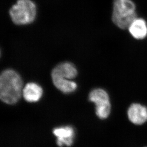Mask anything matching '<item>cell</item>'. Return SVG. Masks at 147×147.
I'll list each match as a JSON object with an SVG mask.
<instances>
[{
	"instance_id": "9c48e42d",
	"label": "cell",
	"mask_w": 147,
	"mask_h": 147,
	"mask_svg": "<svg viewBox=\"0 0 147 147\" xmlns=\"http://www.w3.org/2000/svg\"><path fill=\"white\" fill-rule=\"evenodd\" d=\"M128 29L131 34L135 39L141 40L147 36V24L142 19L136 18Z\"/></svg>"
},
{
	"instance_id": "6da1fadb",
	"label": "cell",
	"mask_w": 147,
	"mask_h": 147,
	"mask_svg": "<svg viewBox=\"0 0 147 147\" xmlns=\"http://www.w3.org/2000/svg\"><path fill=\"white\" fill-rule=\"evenodd\" d=\"M22 81L16 71L7 69L1 72L0 77V97L3 102L14 104L21 98Z\"/></svg>"
},
{
	"instance_id": "8992f818",
	"label": "cell",
	"mask_w": 147,
	"mask_h": 147,
	"mask_svg": "<svg viewBox=\"0 0 147 147\" xmlns=\"http://www.w3.org/2000/svg\"><path fill=\"white\" fill-rule=\"evenodd\" d=\"M128 119L135 125H142L147 121V108L142 104L134 103L127 111Z\"/></svg>"
},
{
	"instance_id": "3957f363",
	"label": "cell",
	"mask_w": 147,
	"mask_h": 147,
	"mask_svg": "<svg viewBox=\"0 0 147 147\" xmlns=\"http://www.w3.org/2000/svg\"><path fill=\"white\" fill-rule=\"evenodd\" d=\"M9 14L13 22L16 25L29 24L36 18V4L32 0H17L9 10Z\"/></svg>"
},
{
	"instance_id": "5b68a950",
	"label": "cell",
	"mask_w": 147,
	"mask_h": 147,
	"mask_svg": "<svg viewBox=\"0 0 147 147\" xmlns=\"http://www.w3.org/2000/svg\"><path fill=\"white\" fill-rule=\"evenodd\" d=\"M77 70L75 66L69 62H64L57 65L51 72L52 80H69L75 78Z\"/></svg>"
},
{
	"instance_id": "7a4b0ae2",
	"label": "cell",
	"mask_w": 147,
	"mask_h": 147,
	"mask_svg": "<svg viewBox=\"0 0 147 147\" xmlns=\"http://www.w3.org/2000/svg\"><path fill=\"white\" fill-rule=\"evenodd\" d=\"M137 18L136 6L131 0H114L112 20L121 29L129 28Z\"/></svg>"
},
{
	"instance_id": "277c9868",
	"label": "cell",
	"mask_w": 147,
	"mask_h": 147,
	"mask_svg": "<svg viewBox=\"0 0 147 147\" xmlns=\"http://www.w3.org/2000/svg\"><path fill=\"white\" fill-rule=\"evenodd\" d=\"M89 100L95 104L96 114L98 118L104 119L108 117L111 111V104L105 90L100 88L92 90L89 95Z\"/></svg>"
},
{
	"instance_id": "52a82bcc",
	"label": "cell",
	"mask_w": 147,
	"mask_h": 147,
	"mask_svg": "<svg viewBox=\"0 0 147 147\" xmlns=\"http://www.w3.org/2000/svg\"><path fill=\"white\" fill-rule=\"evenodd\" d=\"M53 133L57 137V144L59 147L64 145L70 147L74 143L75 132L71 127L55 128L53 129Z\"/></svg>"
},
{
	"instance_id": "ba28073f",
	"label": "cell",
	"mask_w": 147,
	"mask_h": 147,
	"mask_svg": "<svg viewBox=\"0 0 147 147\" xmlns=\"http://www.w3.org/2000/svg\"><path fill=\"white\" fill-rule=\"evenodd\" d=\"M42 93L43 90L40 86L33 82L27 84L22 90L24 98L30 102L39 101L42 97Z\"/></svg>"
},
{
	"instance_id": "30bf717a",
	"label": "cell",
	"mask_w": 147,
	"mask_h": 147,
	"mask_svg": "<svg viewBox=\"0 0 147 147\" xmlns=\"http://www.w3.org/2000/svg\"><path fill=\"white\" fill-rule=\"evenodd\" d=\"M53 82L56 87L64 93H71L77 89L76 83L69 80H54Z\"/></svg>"
},
{
	"instance_id": "8fae6325",
	"label": "cell",
	"mask_w": 147,
	"mask_h": 147,
	"mask_svg": "<svg viewBox=\"0 0 147 147\" xmlns=\"http://www.w3.org/2000/svg\"></svg>"
}]
</instances>
